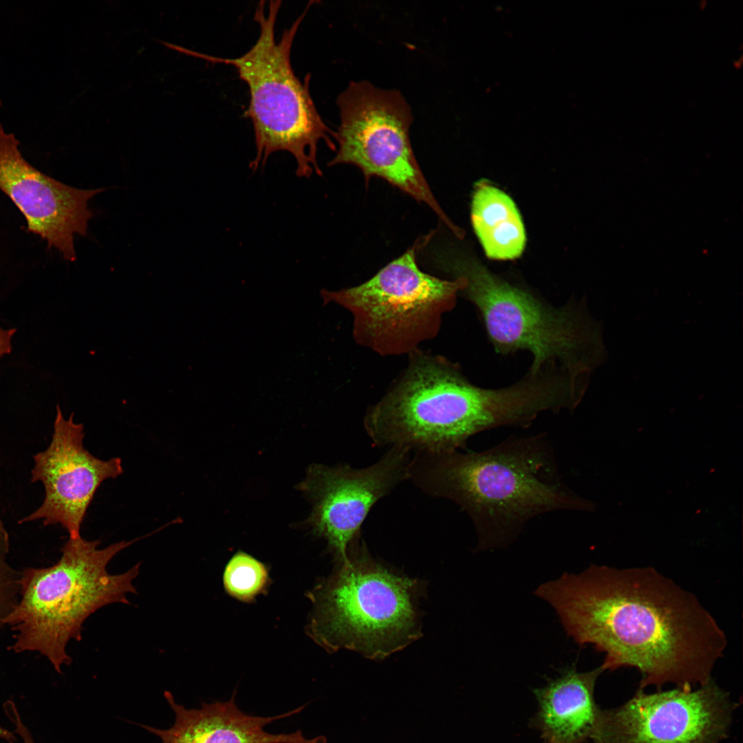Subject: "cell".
<instances>
[{"instance_id": "14", "label": "cell", "mask_w": 743, "mask_h": 743, "mask_svg": "<svg viewBox=\"0 0 743 743\" xmlns=\"http://www.w3.org/2000/svg\"><path fill=\"white\" fill-rule=\"evenodd\" d=\"M235 691L226 702L203 703L199 709H188L177 703L171 693H164L174 713L171 726L162 729L142 726L161 743H326L324 737L306 738L301 731L273 734L266 725L301 712L306 704L278 715L246 714L235 703Z\"/></svg>"}, {"instance_id": "15", "label": "cell", "mask_w": 743, "mask_h": 743, "mask_svg": "<svg viewBox=\"0 0 743 743\" xmlns=\"http://www.w3.org/2000/svg\"><path fill=\"white\" fill-rule=\"evenodd\" d=\"M603 671L601 666L585 672L570 666L544 687L534 689L539 707L534 724L543 743L592 741L602 711L595 702L594 687Z\"/></svg>"}, {"instance_id": "20", "label": "cell", "mask_w": 743, "mask_h": 743, "mask_svg": "<svg viewBox=\"0 0 743 743\" xmlns=\"http://www.w3.org/2000/svg\"><path fill=\"white\" fill-rule=\"evenodd\" d=\"M22 741H23V743H36L34 738H33V736L32 735H30V734L25 735L22 737Z\"/></svg>"}, {"instance_id": "12", "label": "cell", "mask_w": 743, "mask_h": 743, "mask_svg": "<svg viewBox=\"0 0 743 743\" xmlns=\"http://www.w3.org/2000/svg\"><path fill=\"white\" fill-rule=\"evenodd\" d=\"M83 424L65 419L58 405L52 440L47 448L33 457L31 481L41 482L45 489L41 505L19 521L23 524L42 520L44 526L61 525L69 538L80 537V530L87 508L102 482L123 473L122 460H100L83 444Z\"/></svg>"}, {"instance_id": "16", "label": "cell", "mask_w": 743, "mask_h": 743, "mask_svg": "<svg viewBox=\"0 0 743 743\" xmlns=\"http://www.w3.org/2000/svg\"><path fill=\"white\" fill-rule=\"evenodd\" d=\"M471 221L488 257L513 259L521 254L526 243L524 224L515 203L503 191L479 183L473 197Z\"/></svg>"}, {"instance_id": "5", "label": "cell", "mask_w": 743, "mask_h": 743, "mask_svg": "<svg viewBox=\"0 0 743 743\" xmlns=\"http://www.w3.org/2000/svg\"><path fill=\"white\" fill-rule=\"evenodd\" d=\"M310 2L281 39L275 37V25L281 1H266L257 5L254 20L259 27L255 44L236 58H222L181 47L180 52L213 63H224L236 69L247 85L250 94L246 116L254 131L256 155L250 167L256 171L277 151L291 154L296 162V175L310 177L321 175L317 162L321 141L336 151L334 131L328 128L318 112L310 92V76L303 81L296 76L290 61L294 37L310 7Z\"/></svg>"}, {"instance_id": "19", "label": "cell", "mask_w": 743, "mask_h": 743, "mask_svg": "<svg viewBox=\"0 0 743 743\" xmlns=\"http://www.w3.org/2000/svg\"><path fill=\"white\" fill-rule=\"evenodd\" d=\"M15 332V328L3 329L0 327V357L11 352L12 338Z\"/></svg>"}, {"instance_id": "3", "label": "cell", "mask_w": 743, "mask_h": 743, "mask_svg": "<svg viewBox=\"0 0 743 743\" xmlns=\"http://www.w3.org/2000/svg\"><path fill=\"white\" fill-rule=\"evenodd\" d=\"M363 418L372 445L446 451L464 448L474 435L499 427H528L539 416L537 385L523 377L502 388L473 384L460 365L421 348Z\"/></svg>"}, {"instance_id": "18", "label": "cell", "mask_w": 743, "mask_h": 743, "mask_svg": "<svg viewBox=\"0 0 743 743\" xmlns=\"http://www.w3.org/2000/svg\"><path fill=\"white\" fill-rule=\"evenodd\" d=\"M9 550V534L0 519V632L19 595L20 574L14 571L8 562Z\"/></svg>"}, {"instance_id": "4", "label": "cell", "mask_w": 743, "mask_h": 743, "mask_svg": "<svg viewBox=\"0 0 743 743\" xmlns=\"http://www.w3.org/2000/svg\"><path fill=\"white\" fill-rule=\"evenodd\" d=\"M136 541L98 548V540L69 538L56 563L20 573L19 599L4 621L15 633L10 649L38 652L61 673L72 662L67 644L81 639L85 621L107 605L129 603L127 594L136 593L133 581L140 563L121 574L107 570L119 552Z\"/></svg>"}, {"instance_id": "10", "label": "cell", "mask_w": 743, "mask_h": 743, "mask_svg": "<svg viewBox=\"0 0 743 743\" xmlns=\"http://www.w3.org/2000/svg\"><path fill=\"white\" fill-rule=\"evenodd\" d=\"M733 704L711 678L697 689L647 693L602 709L593 743H718L731 722Z\"/></svg>"}, {"instance_id": "17", "label": "cell", "mask_w": 743, "mask_h": 743, "mask_svg": "<svg viewBox=\"0 0 743 743\" xmlns=\"http://www.w3.org/2000/svg\"><path fill=\"white\" fill-rule=\"evenodd\" d=\"M268 583L265 566L244 552L235 554L226 566L224 584L235 599L250 601L261 593Z\"/></svg>"}, {"instance_id": "13", "label": "cell", "mask_w": 743, "mask_h": 743, "mask_svg": "<svg viewBox=\"0 0 743 743\" xmlns=\"http://www.w3.org/2000/svg\"><path fill=\"white\" fill-rule=\"evenodd\" d=\"M19 145L14 134L6 132L0 123V189L24 215L29 231L73 261L76 259L74 235L86 236L94 216L88 202L105 189L66 185L32 166Z\"/></svg>"}, {"instance_id": "2", "label": "cell", "mask_w": 743, "mask_h": 743, "mask_svg": "<svg viewBox=\"0 0 743 743\" xmlns=\"http://www.w3.org/2000/svg\"><path fill=\"white\" fill-rule=\"evenodd\" d=\"M408 480L458 505L474 526L480 550L507 546L541 515L593 508L563 481L541 433L513 435L479 452L415 451Z\"/></svg>"}, {"instance_id": "1", "label": "cell", "mask_w": 743, "mask_h": 743, "mask_svg": "<svg viewBox=\"0 0 743 743\" xmlns=\"http://www.w3.org/2000/svg\"><path fill=\"white\" fill-rule=\"evenodd\" d=\"M534 593L554 610L576 643L603 654L604 671L636 669L640 689L704 685L727 646L698 598L652 567L593 564Z\"/></svg>"}, {"instance_id": "7", "label": "cell", "mask_w": 743, "mask_h": 743, "mask_svg": "<svg viewBox=\"0 0 743 743\" xmlns=\"http://www.w3.org/2000/svg\"><path fill=\"white\" fill-rule=\"evenodd\" d=\"M339 564L310 594V633L316 643L330 652L346 649L381 660L420 638L418 579L375 561L360 537Z\"/></svg>"}, {"instance_id": "6", "label": "cell", "mask_w": 743, "mask_h": 743, "mask_svg": "<svg viewBox=\"0 0 743 743\" xmlns=\"http://www.w3.org/2000/svg\"><path fill=\"white\" fill-rule=\"evenodd\" d=\"M438 264L464 286L459 293L477 309L497 353H530L528 370L560 369L589 378L604 354L599 325L584 303L555 307L469 259L439 257Z\"/></svg>"}, {"instance_id": "11", "label": "cell", "mask_w": 743, "mask_h": 743, "mask_svg": "<svg viewBox=\"0 0 743 743\" xmlns=\"http://www.w3.org/2000/svg\"><path fill=\"white\" fill-rule=\"evenodd\" d=\"M410 453L392 446L365 468L318 464L308 468L299 486L312 504L308 523L314 535L327 541L339 563L348 559L349 548L360 537L372 507L408 480Z\"/></svg>"}, {"instance_id": "9", "label": "cell", "mask_w": 743, "mask_h": 743, "mask_svg": "<svg viewBox=\"0 0 743 743\" xmlns=\"http://www.w3.org/2000/svg\"><path fill=\"white\" fill-rule=\"evenodd\" d=\"M340 123L333 138L336 155L328 166L350 164L372 177L385 180L418 202L427 204L454 232L433 196L412 150L410 107L397 90L353 81L336 100Z\"/></svg>"}, {"instance_id": "8", "label": "cell", "mask_w": 743, "mask_h": 743, "mask_svg": "<svg viewBox=\"0 0 743 743\" xmlns=\"http://www.w3.org/2000/svg\"><path fill=\"white\" fill-rule=\"evenodd\" d=\"M416 249L360 285L320 291L324 305L334 303L350 313L354 341L380 356H407L435 338L464 286L462 277L442 279L422 272Z\"/></svg>"}]
</instances>
